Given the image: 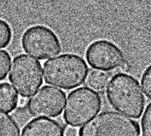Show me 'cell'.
Wrapping results in <instances>:
<instances>
[{"label": "cell", "mask_w": 151, "mask_h": 136, "mask_svg": "<svg viewBox=\"0 0 151 136\" xmlns=\"http://www.w3.org/2000/svg\"><path fill=\"white\" fill-rule=\"evenodd\" d=\"M22 45L27 54L38 60H49L62 51V44L56 33L42 25L30 26L24 32Z\"/></svg>", "instance_id": "obj_6"}, {"label": "cell", "mask_w": 151, "mask_h": 136, "mask_svg": "<svg viewBox=\"0 0 151 136\" xmlns=\"http://www.w3.org/2000/svg\"><path fill=\"white\" fill-rule=\"evenodd\" d=\"M106 96L110 105L119 113L135 119L142 116L145 98L139 83L132 76L116 73L109 83Z\"/></svg>", "instance_id": "obj_1"}, {"label": "cell", "mask_w": 151, "mask_h": 136, "mask_svg": "<svg viewBox=\"0 0 151 136\" xmlns=\"http://www.w3.org/2000/svg\"><path fill=\"white\" fill-rule=\"evenodd\" d=\"M102 109V98L91 88L83 87L72 91L65 105L63 118L71 127H80L96 117Z\"/></svg>", "instance_id": "obj_4"}, {"label": "cell", "mask_w": 151, "mask_h": 136, "mask_svg": "<svg viewBox=\"0 0 151 136\" xmlns=\"http://www.w3.org/2000/svg\"><path fill=\"white\" fill-rule=\"evenodd\" d=\"M120 70L124 72H128V71L130 70V65H129V63H128L127 61H126L124 64L121 66V67H120Z\"/></svg>", "instance_id": "obj_18"}, {"label": "cell", "mask_w": 151, "mask_h": 136, "mask_svg": "<svg viewBox=\"0 0 151 136\" xmlns=\"http://www.w3.org/2000/svg\"><path fill=\"white\" fill-rule=\"evenodd\" d=\"M65 104V92L51 86H44L27 100V108L34 117L49 118L60 116Z\"/></svg>", "instance_id": "obj_7"}, {"label": "cell", "mask_w": 151, "mask_h": 136, "mask_svg": "<svg viewBox=\"0 0 151 136\" xmlns=\"http://www.w3.org/2000/svg\"><path fill=\"white\" fill-rule=\"evenodd\" d=\"M141 126L143 136H151V103L149 104L144 111Z\"/></svg>", "instance_id": "obj_15"}, {"label": "cell", "mask_w": 151, "mask_h": 136, "mask_svg": "<svg viewBox=\"0 0 151 136\" xmlns=\"http://www.w3.org/2000/svg\"><path fill=\"white\" fill-rule=\"evenodd\" d=\"M12 38V29L7 21L0 19V48L7 47Z\"/></svg>", "instance_id": "obj_13"}, {"label": "cell", "mask_w": 151, "mask_h": 136, "mask_svg": "<svg viewBox=\"0 0 151 136\" xmlns=\"http://www.w3.org/2000/svg\"><path fill=\"white\" fill-rule=\"evenodd\" d=\"M64 136H79V132L74 127H68L64 129Z\"/></svg>", "instance_id": "obj_17"}, {"label": "cell", "mask_w": 151, "mask_h": 136, "mask_svg": "<svg viewBox=\"0 0 151 136\" xmlns=\"http://www.w3.org/2000/svg\"><path fill=\"white\" fill-rule=\"evenodd\" d=\"M11 62V57L7 51L0 49V82L8 75Z\"/></svg>", "instance_id": "obj_14"}, {"label": "cell", "mask_w": 151, "mask_h": 136, "mask_svg": "<svg viewBox=\"0 0 151 136\" xmlns=\"http://www.w3.org/2000/svg\"><path fill=\"white\" fill-rule=\"evenodd\" d=\"M109 74L104 71L93 70L87 78L88 86L96 92H104L109 83Z\"/></svg>", "instance_id": "obj_11"}, {"label": "cell", "mask_w": 151, "mask_h": 136, "mask_svg": "<svg viewBox=\"0 0 151 136\" xmlns=\"http://www.w3.org/2000/svg\"><path fill=\"white\" fill-rule=\"evenodd\" d=\"M22 136H64V128L54 119L34 118L25 126Z\"/></svg>", "instance_id": "obj_9"}, {"label": "cell", "mask_w": 151, "mask_h": 136, "mask_svg": "<svg viewBox=\"0 0 151 136\" xmlns=\"http://www.w3.org/2000/svg\"><path fill=\"white\" fill-rule=\"evenodd\" d=\"M27 100H26V98L21 97V99H20L19 101H18V105H19L20 107H23L24 105L27 106Z\"/></svg>", "instance_id": "obj_19"}, {"label": "cell", "mask_w": 151, "mask_h": 136, "mask_svg": "<svg viewBox=\"0 0 151 136\" xmlns=\"http://www.w3.org/2000/svg\"><path fill=\"white\" fill-rule=\"evenodd\" d=\"M43 72L46 83L70 90L80 87L86 82L89 68L81 56L64 54L45 61Z\"/></svg>", "instance_id": "obj_2"}, {"label": "cell", "mask_w": 151, "mask_h": 136, "mask_svg": "<svg viewBox=\"0 0 151 136\" xmlns=\"http://www.w3.org/2000/svg\"><path fill=\"white\" fill-rule=\"evenodd\" d=\"M142 88L145 95L151 99V65L144 71L141 78Z\"/></svg>", "instance_id": "obj_16"}, {"label": "cell", "mask_w": 151, "mask_h": 136, "mask_svg": "<svg viewBox=\"0 0 151 136\" xmlns=\"http://www.w3.org/2000/svg\"><path fill=\"white\" fill-rule=\"evenodd\" d=\"M19 98L13 87L8 83H0V111L13 112L18 105Z\"/></svg>", "instance_id": "obj_10"}, {"label": "cell", "mask_w": 151, "mask_h": 136, "mask_svg": "<svg viewBox=\"0 0 151 136\" xmlns=\"http://www.w3.org/2000/svg\"><path fill=\"white\" fill-rule=\"evenodd\" d=\"M42 66L28 55L16 56L10 66L9 79L17 93L23 98L32 96L43 83Z\"/></svg>", "instance_id": "obj_5"}, {"label": "cell", "mask_w": 151, "mask_h": 136, "mask_svg": "<svg viewBox=\"0 0 151 136\" xmlns=\"http://www.w3.org/2000/svg\"><path fill=\"white\" fill-rule=\"evenodd\" d=\"M89 65L99 71L119 69L127 60L122 50L109 40H97L88 47L86 53Z\"/></svg>", "instance_id": "obj_8"}, {"label": "cell", "mask_w": 151, "mask_h": 136, "mask_svg": "<svg viewBox=\"0 0 151 136\" xmlns=\"http://www.w3.org/2000/svg\"><path fill=\"white\" fill-rule=\"evenodd\" d=\"M79 136H141L138 123L114 111H104L86 122Z\"/></svg>", "instance_id": "obj_3"}, {"label": "cell", "mask_w": 151, "mask_h": 136, "mask_svg": "<svg viewBox=\"0 0 151 136\" xmlns=\"http://www.w3.org/2000/svg\"><path fill=\"white\" fill-rule=\"evenodd\" d=\"M0 136H20V127L7 112L0 111Z\"/></svg>", "instance_id": "obj_12"}]
</instances>
